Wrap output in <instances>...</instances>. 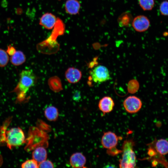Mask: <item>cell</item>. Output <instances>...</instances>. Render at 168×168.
Segmentation results:
<instances>
[{"label": "cell", "instance_id": "52a82bcc", "mask_svg": "<svg viewBox=\"0 0 168 168\" xmlns=\"http://www.w3.org/2000/svg\"><path fill=\"white\" fill-rule=\"evenodd\" d=\"M53 29L50 36L45 41L43 42L44 43L50 45L56 44V40L57 37L64 34L65 29V25L60 19L57 18L55 25Z\"/></svg>", "mask_w": 168, "mask_h": 168}, {"label": "cell", "instance_id": "6da1fadb", "mask_svg": "<svg viewBox=\"0 0 168 168\" xmlns=\"http://www.w3.org/2000/svg\"><path fill=\"white\" fill-rule=\"evenodd\" d=\"M36 78L33 71L30 70H22L20 74V79L17 86L12 91L17 95V100L22 101L29 89L36 83Z\"/></svg>", "mask_w": 168, "mask_h": 168}, {"label": "cell", "instance_id": "4fadbf2b", "mask_svg": "<svg viewBox=\"0 0 168 168\" xmlns=\"http://www.w3.org/2000/svg\"><path fill=\"white\" fill-rule=\"evenodd\" d=\"M71 166L74 168L84 167L86 164L85 157L81 153L76 152L71 156L70 159Z\"/></svg>", "mask_w": 168, "mask_h": 168}, {"label": "cell", "instance_id": "5b68a950", "mask_svg": "<svg viewBox=\"0 0 168 168\" xmlns=\"http://www.w3.org/2000/svg\"><path fill=\"white\" fill-rule=\"evenodd\" d=\"M92 80L95 83H100L106 82L110 79V75L108 68L103 65L95 67L91 72Z\"/></svg>", "mask_w": 168, "mask_h": 168}, {"label": "cell", "instance_id": "9a60e30c", "mask_svg": "<svg viewBox=\"0 0 168 168\" xmlns=\"http://www.w3.org/2000/svg\"><path fill=\"white\" fill-rule=\"evenodd\" d=\"M32 157L39 163L46 160L47 152L46 150L42 147L36 148L32 152Z\"/></svg>", "mask_w": 168, "mask_h": 168}, {"label": "cell", "instance_id": "ffe728a7", "mask_svg": "<svg viewBox=\"0 0 168 168\" xmlns=\"http://www.w3.org/2000/svg\"><path fill=\"white\" fill-rule=\"evenodd\" d=\"M139 3L141 8L144 11H150L153 8L154 0H139Z\"/></svg>", "mask_w": 168, "mask_h": 168}, {"label": "cell", "instance_id": "e0dca14e", "mask_svg": "<svg viewBox=\"0 0 168 168\" xmlns=\"http://www.w3.org/2000/svg\"><path fill=\"white\" fill-rule=\"evenodd\" d=\"M48 84L50 88L55 92H58L63 89L61 81L57 76H54L49 78Z\"/></svg>", "mask_w": 168, "mask_h": 168}, {"label": "cell", "instance_id": "7a4b0ae2", "mask_svg": "<svg viewBox=\"0 0 168 168\" xmlns=\"http://www.w3.org/2000/svg\"><path fill=\"white\" fill-rule=\"evenodd\" d=\"M135 142L133 139L124 140L122 147V158L119 161V167L122 168H135L136 157L133 150Z\"/></svg>", "mask_w": 168, "mask_h": 168}, {"label": "cell", "instance_id": "7c38bea8", "mask_svg": "<svg viewBox=\"0 0 168 168\" xmlns=\"http://www.w3.org/2000/svg\"><path fill=\"white\" fill-rule=\"evenodd\" d=\"M82 76L81 71L73 67L68 68L65 73V77L66 79L68 82L71 83H75L78 82Z\"/></svg>", "mask_w": 168, "mask_h": 168}, {"label": "cell", "instance_id": "484cf974", "mask_svg": "<svg viewBox=\"0 0 168 168\" xmlns=\"http://www.w3.org/2000/svg\"><path fill=\"white\" fill-rule=\"evenodd\" d=\"M72 98L75 101H79L81 98L80 91L78 90H75L73 93Z\"/></svg>", "mask_w": 168, "mask_h": 168}, {"label": "cell", "instance_id": "d6986e66", "mask_svg": "<svg viewBox=\"0 0 168 168\" xmlns=\"http://www.w3.org/2000/svg\"><path fill=\"white\" fill-rule=\"evenodd\" d=\"M132 17L130 13L125 12L120 15L118 19L119 26L121 27L128 26L132 21Z\"/></svg>", "mask_w": 168, "mask_h": 168}, {"label": "cell", "instance_id": "d4e9b609", "mask_svg": "<svg viewBox=\"0 0 168 168\" xmlns=\"http://www.w3.org/2000/svg\"><path fill=\"white\" fill-rule=\"evenodd\" d=\"M52 162L49 160H46L38 164V168H54Z\"/></svg>", "mask_w": 168, "mask_h": 168}, {"label": "cell", "instance_id": "ac0fdd59", "mask_svg": "<svg viewBox=\"0 0 168 168\" xmlns=\"http://www.w3.org/2000/svg\"><path fill=\"white\" fill-rule=\"evenodd\" d=\"M44 115L47 119L50 121H55L58 118V112L55 107L50 106L46 108L44 110Z\"/></svg>", "mask_w": 168, "mask_h": 168}, {"label": "cell", "instance_id": "9c48e42d", "mask_svg": "<svg viewBox=\"0 0 168 168\" xmlns=\"http://www.w3.org/2000/svg\"><path fill=\"white\" fill-rule=\"evenodd\" d=\"M148 148L160 155H165L168 153V141L165 139H161L154 141L148 145Z\"/></svg>", "mask_w": 168, "mask_h": 168}, {"label": "cell", "instance_id": "603a6c76", "mask_svg": "<svg viewBox=\"0 0 168 168\" xmlns=\"http://www.w3.org/2000/svg\"><path fill=\"white\" fill-rule=\"evenodd\" d=\"M23 168H38V163L34 159L28 160L22 164Z\"/></svg>", "mask_w": 168, "mask_h": 168}, {"label": "cell", "instance_id": "44dd1931", "mask_svg": "<svg viewBox=\"0 0 168 168\" xmlns=\"http://www.w3.org/2000/svg\"><path fill=\"white\" fill-rule=\"evenodd\" d=\"M139 83L138 81L135 79H133L129 82L128 84L127 89L129 93L133 94L137 92L139 89Z\"/></svg>", "mask_w": 168, "mask_h": 168}, {"label": "cell", "instance_id": "30bf717a", "mask_svg": "<svg viewBox=\"0 0 168 168\" xmlns=\"http://www.w3.org/2000/svg\"><path fill=\"white\" fill-rule=\"evenodd\" d=\"M57 18L53 14L47 12L44 14L40 17V24L46 29H53L55 25Z\"/></svg>", "mask_w": 168, "mask_h": 168}, {"label": "cell", "instance_id": "2e32d148", "mask_svg": "<svg viewBox=\"0 0 168 168\" xmlns=\"http://www.w3.org/2000/svg\"><path fill=\"white\" fill-rule=\"evenodd\" d=\"M10 60L13 65L18 66L21 65L25 62L26 57L22 51L16 50L15 53L11 56Z\"/></svg>", "mask_w": 168, "mask_h": 168}, {"label": "cell", "instance_id": "4316f807", "mask_svg": "<svg viewBox=\"0 0 168 168\" xmlns=\"http://www.w3.org/2000/svg\"><path fill=\"white\" fill-rule=\"evenodd\" d=\"M15 48L11 45H9L7 47L6 52L8 55L10 56L13 55L16 52Z\"/></svg>", "mask_w": 168, "mask_h": 168}, {"label": "cell", "instance_id": "8fae6325", "mask_svg": "<svg viewBox=\"0 0 168 168\" xmlns=\"http://www.w3.org/2000/svg\"><path fill=\"white\" fill-rule=\"evenodd\" d=\"M114 106L113 100L109 96L103 97L100 100L98 104L99 109L103 115L111 112L113 110Z\"/></svg>", "mask_w": 168, "mask_h": 168}, {"label": "cell", "instance_id": "83f0119b", "mask_svg": "<svg viewBox=\"0 0 168 168\" xmlns=\"http://www.w3.org/2000/svg\"></svg>", "mask_w": 168, "mask_h": 168}, {"label": "cell", "instance_id": "ba28073f", "mask_svg": "<svg viewBox=\"0 0 168 168\" xmlns=\"http://www.w3.org/2000/svg\"><path fill=\"white\" fill-rule=\"evenodd\" d=\"M134 29L138 32H143L149 28L150 22L147 17L144 15H139L135 17L132 21Z\"/></svg>", "mask_w": 168, "mask_h": 168}, {"label": "cell", "instance_id": "7402d4cb", "mask_svg": "<svg viewBox=\"0 0 168 168\" xmlns=\"http://www.w3.org/2000/svg\"><path fill=\"white\" fill-rule=\"evenodd\" d=\"M9 60L8 55L6 51L0 49V67L5 66Z\"/></svg>", "mask_w": 168, "mask_h": 168}, {"label": "cell", "instance_id": "3957f363", "mask_svg": "<svg viewBox=\"0 0 168 168\" xmlns=\"http://www.w3.org/2000/svg\"><path fill=\"white\" fill-rule=\"evenodd\" d=\"M122 138L117 136L115 133L110 131L104 132L101 139V144L106 149L107 153L112 156H117L122 153L121 150L117 148L118 141Z\"/></svg>", "mask_w": 168, "mask_h": 168}, {"label": "cell", "instance_id": "277c9868", "mask_svg": "<svg viewBox=\"0 0 168 168\" xmlns=\"http://www.w3.org/2000/svg\"><path fill=\"white\" fill-rule=\"evenodd\" d=\"M6 142L10 149L22 144L25 142V136L22 129L19 127L13 128L7 131Z\"/></svg>", "mask_w": 168, "mask_h": 168}, {"label": "cell", "instance_id": "8992f818", "mask_svg": "<svg viewBox=\"0 0 168 168\" xmlns=\"http://www.w3.org/2000/svg\"><path fill=\"white\" fill-rule=\"evenodd\" d=\"M142 105L141 100L135 96H128L123 102V106L125 110L130 114L137 113L141 109Z\"/></svg>", "mask_w": 168, "mask_h": 168}, {"label": "cell", "instance_id": "5bb4252c", "mask_svg": "<svg viewBox=\"0 0 168 168\" xmlns=\"http://www.w3.org/2000/svg\"><path fill=\"white\" fill-rule=\"evenodd\" d=\"M80 7V3L77 0H67L65 3V11L70 15H75L78 14Z\"/></svg>", "mask_w": 168, "mask_h": 168}, {"label": "cell", "instance_id": "cb8c5ba5", "mask_svg": "<svg viewBox=\"0 0 168 168\" xmlns=\"http://www.w3.org/2000/svg\"><path fill=\"white\" fill-rule=\"evenodd\" d=\"M160 10L161 14L164 16H168V2H162L160 6Z\"/></svg>", "mask_w": 168, "mask_h": 168}]
</instances>
